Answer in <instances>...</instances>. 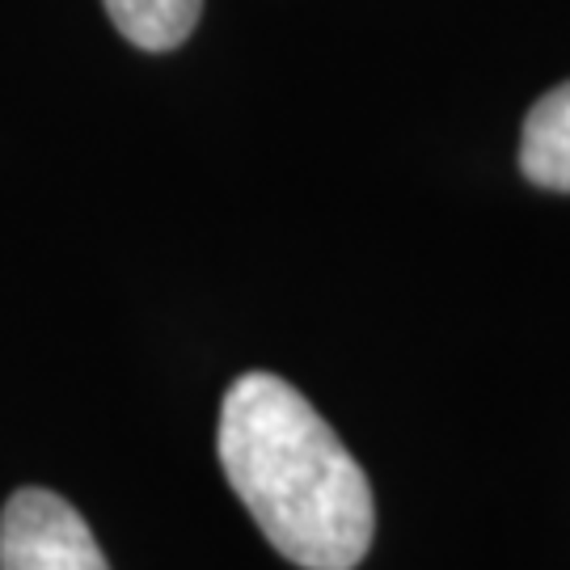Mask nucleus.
<instances>
[{
	"instance_id": "obj_2",
	"label": "nucleus",
	"mask_w": 570,
	"mask_h": 570,
	"mask_svg": "<svg viewBox=\"0 0 570 570\" xmlns=\"http://www.w3.org/2000/svg\"><path fill=\"white\" fill-rule=\"evenodd\" d=\"M0 570H110L85 515L51 490H18L0 511Z\"/></svg>"
},
{
	"instance_id": "obj_1",
	"label": "nucleus",
	"mask_w": 570,
	"mask_h": 570,
	"mask_svg": "<svg viewBox=\"0 0 570 570\" xmlns=\"http://www.w3.org/2000/svg\"><path fill=\"white\" fill-rule=\"evenodd\" d=\"M216 452L263 537L305 570H355L372 550L376 508L355 456L305 393L245 372L220 406Z\"/></svg>"
},
{
	"instance_id": "obj_4",
	"label": "nucleus",
	"mask_w": 570,
	"mask_h": 570,
	"mask_svg": "<svg viewBox=\"0 0 570 570\" xmlns=\"http://www.w3.org/2000/svg\"><path fill=\"white\" fill-rule=\"evenodd\" d=\"M106 13L140 51H174L190 39L204 0H106Z\"/></svg>"
},
{
	"instance_id": "obj_3",
	"label": "nucleus",
	"mask_w": 570,
	"mask_h": 570,
	"mask_svg": "<svg viewBox=\"0 0 570 570\" xmlns=\"http://www.w3.org/2000/svg\"><path fill=\"white\" fill-rule=\"evenodd\" d=\"M520 169L532 186L570 195V81L550 89L524 119Z\"/></svg>"
}]
</instances>
